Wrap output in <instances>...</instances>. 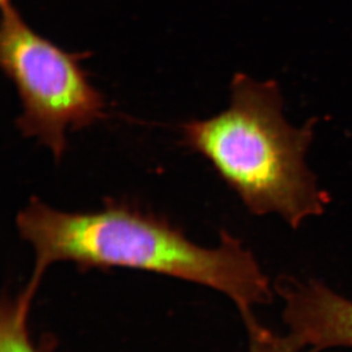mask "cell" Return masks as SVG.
Wrapping results in <instances>:
<instances>
[{
  "instance_id": "7",
  "label": "cell",
  "mask_w": 352,
  "mask_h": 352,
  "mask_svg": "<svg viewBox=\"0 0 352 352\" xmlns=\"http://www.w3.org/2000/svg\"><path fill=\"white\" fill-rule=\"evenodd\" d=\"M0 3H1V8L12 5V3H10V0H0Z\"/></svg>"
},
{
  "instance_id": "1",
  "label": "cell",
  "mask_w": 352,
  "mask_h": 352,
  "mask_svg": "<svg viewBox=\"0 0 352 352\" xmlns=\"http://www.w3.org/2000/svg\"><path fill=\"white\" fill-rule=\"evenodd\" d=\"M16 227L36 256L32 275L41 278L57 263L143 270L216 289L242 319L273 301L274 287L256 256L226 230L219 245L204 248L166 218L128 203L109 199L100 210L67 212L38 197L19 212Z\"/></svg>"
},
{
  "instance_id": "2",
  "label": "cell",
  "mask_w": 352,
  "mask_h": 352,
  "mask_svg": "<svg viewBox=\"0 0 352 352\" xmlns=\"http://www.w3.org/2000/svg\"><path fill=\"white\" fill-rule=\"evenodd\" d=\"M315 123L296 128L286 121L276 81L236 74L230 107L184 123L183 144L211 163L250 212L277 214L296 230L331 202L307 166Z\"/></svg>"
},
{
  "instance_id": "5",
  "label": "cell",
  "mask_w": 352,
  "mask_h": 352,
  "mask_svg": "<svg viewBox=\"0 0 352 352\" xmlns=\"http://www.w3.org/2000/svg\"><path fill=\"white\" fill-rule=\"evenodd\" d=\"M41 279L31 277L14 298H3L0 313V352H40L31 338L29 314Z\"/></svg>"
},
{
  "instance_id": "3",
  "label": "cell",
  "mask_w": 352,
  "mask_h": 352,
  "mask_svg": "<svg viewBox=\"0 0 352 352\" xmlns=\"http://www.w3.org/2000/svg\"><path fill=\"white\" fill-rule=\"evenodd\" d=\"M1 10L0 64L23 105L17 128L38 138L58 161L67 150V129H82L104 118V96L81 67L90 54L69 53L41 37L13 5Z\"/></svg>"
},
{
  "instance_id": "6",
  "label": "cell",
  "mask_w": 352,
  "mask_h": 352,
  "mask_svg": "<svg viewBox=\"0 0 352 352\" xmlns=\"http://www.w3.org/2000/svg\"><path fill=\"white\" fill-rule=\"evenodd\" d=\"M249 338V352H314L291 334L280 336L260 324L254 315L243 319Z\"/></svg>"
},
{
  "instance_id": "4",
  "label": "cell",
  "mask_w": 352,
  "mask_h": 352,
  "mask_svg": "<svg viewBox=\"0 0 352 352\" xmlns=\"http://www.w3.org/2000/svg\"><path fill=\"white\" fill-rule=\"evenodd\" d=\"M274 286L289 334L303 346L314 352L352 348L351 300L315 279L283 275Z\"/></svg>"
}]
</instances>
